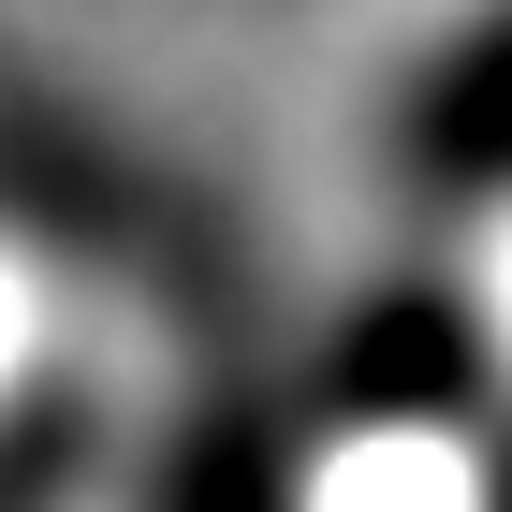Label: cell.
Listing matches in <instances>:
<instances>
[{"label": "cell", "mask_w": 512, "mask_h": 512, "mask_svg": "<svg viewBox=\"0 0 512 512\" xmlns=\"http://www.w3.org/2000/svg\"><path fill=\"white\" fill-rule=\"evenodd\" d=\"M425 161H439V176H469V191L512 176V30L469 44V59L425 88Z\"/></svg>", "instance_id": "6da1fadb"}]
</instances>
